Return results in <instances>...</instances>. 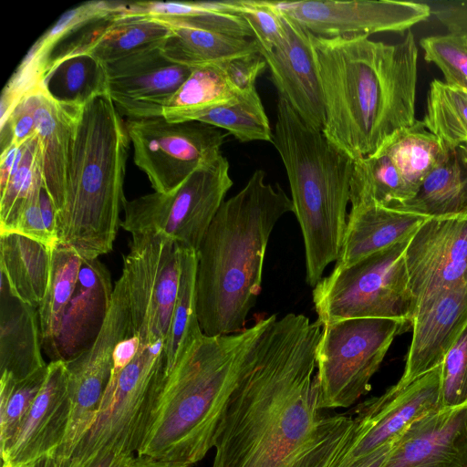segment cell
Returning a JSON list of instances; mask_svg holds the SVG:
<instances>
[{"mask_svg": "<svg viewBox=\"0 0 467 467\" xmlns=\"http://www.w3.org/2000/svg\"><path fill=\"white\" fill-rule=\"evenodd\" d=\"M321 326L275 315L254 344L214 439L213 467H332L354 417L326 415L314 377Z\"/></svg>", "mask_w": 467, "mask_h": 467, "instance_id": "1", "label": "cell"}, {"mask_svg": "<svg viewBox=\"0 0 467 467\" xmlns=\"http://www.w3.org/2000/svg\"><path fill=\"white\" fill-rule=\"evenodd\" d=\"M325 106V136L354 161L378 152L416 121L419 51L409 30L396 44L311 34Z\"/></svg>", "mask_w": 467, "mask_h": 467, "instance_id": "2", "label": "cell"}, {"mask_svg": "<svg viewBox=\"0 0 467 467\" xmlns=\"http://www.w3.org/2000/svg\"><path fill=\"white\" fill-rule=\"evenodd\" d=\"M290 212L292 200L278 183L265 182L263 170L223 202L197 252L196 307L204 335L243 329L261 292L270 235Z\"/></svg>", "mask_w": 467, "mask_h": 467, "instance_id": "3", "label": "cell"}, {"mask_svg": "<svg viewBox=\"0 0 467 467\" xmlns=\"http://www.w3.org/2000/svg\"><path fill=\"white\" fill-rule=\"evenodd\" d=\"M271 316L221 336L202 334L164 375L158 407L138 456L182 467L202 461L248 357Z\"/></svg>", "mask_w": 467, "mask_h": 467, "instance_id": "4", "label": "cell"}, {"mask_svg": "<svg viewBox=\"0 0 467 467\" xmlns=\"http://www.w3.org/2000/svg\"><path fill=\"white\" fill-rule=\"evenodd\" d=\"M130 138L108 94L80 110L67 171L64 204L57 213V243L82 259L112 250L125 197Z\"/></svg>", "mask_w": 467, "mask_h": 467, "instance_id": "5", "label": "cell"}, {"mask_svg": "<svg viewBox=\"0 0 467 467\" xmlns=\"http://www.w3.org/2000/svg\"><path fill=\"white\" fill-rule=\"evenodd\" d=\"M271 143L287 174L293 213L304 239L306 280L315 287L340 255L355 161L280 97Z\"/></svg>", "mask_w": 467, "mask_h": 467, "instance_id": "6", "label": "cell"}, {"mask_svg": "<svg viewBox=\"0 0 467 467\" xmlns=\"http://www.w3.org/2000/svg\"><path fill=\"white\" fill-rule=\"evenodd\" d=\"M164 340L141 345L135 358L110 378L97 419L65 465L84 466L107 455L140 451L164 382Z\"/></svg>", "mask_w": 467, "mask_h": 467, "instance_id": "7", "label": "cell"}, {"mask_svg": "<svg viewBox=\"0 0 467 467\" xmlns=\"http://www.w3.org/2000/svg\"><path fill=\"white\" fill-rule=\"evenodd\" d=\"M410 240L348 267L334 268L322 278L312 293L317 322L321 327L351 318H391L410 323L413 300L406 265Z\"/></svg>", "mask_w": 467, "mask_h": 467, "instance_id": "8", "label": "cell"}, {"mask_svg": "<svg viewBox=\"0 0 467 467\" xmlns=\"http://www.w3.org/2000/svg\"><path fill=\"white\" fill-rule=\"evenodd\" d=\"M410 327V322L391 318H351L322 327L314 377L319 408H348L367 394L394 339Z\"/></svg>", "mask_w": 467, "mask_h": 467, "instance_id": "9", "label": "cell"}, {"mask_svg": "<svg viewBox=\"0 0 467 467\" xmlns=\"http://www.w3.org/2000/svg\"><path fill=\"white\" fill-rule=\"evenodd\" d=\"M229 171V162L222 154L169 193L154 192L133 200L125 199L120 226L131 234L162 233L182 247L198 252L233 186Z\"/></svg>", "mask_w": 467, "mask_h": 467, "instance_id": "10", "label": "cell"}, {"mask_svg": "<svg viewBox=\"0 0 467 467\" xmlns=\"http://www.w3.org/2000/svg\"><path fill=\"white\" fill-rule=\"evenodd\" d=\"M182 246L162 233L132 234L123 258L133 334L140 344L164 340L177 299Z\"/></svg>", "mask_w": 467, "mask_h": 467, "instance_id": "11", "label": "cell"}, {"mask_svg": "<svg viewBox=\"0 0 467 467\" xmlns=\"http://www.w3.org/2000/svg\"><path fill=\"white\" fill-rule=\"evenodd\" d=\"M134 162L157 192L177 189L192 172L221 155L226 133L196 121H168L162 116L125 121Z\"/></svg>", "mask_w": 467, "mask_h": 467, "instance_id": "12", "label": "cell"}, {"mask_svg": "<svg viewBox=\"0 0 467 467\" xmlns=\"http://www.w3.org/2000/svg\"><path fill=\"white\" fill-rule=\"evenodd\" d=\"M444 150L437 137L417 119L375 154L355 161L351 207L377 204L394 209L410 200Z\"/></svg>", "mask_w": 467, "mask_h": 467, "instance_id": "13", "label": "cell"}, {"mask_svg": "<svg viewBox=\"0 0 467 467\" xmlns=\"http://www.w3.org/2000/svg\"><path fill=\"white\" fill-rule=\"evenodd\" d=\"M442 363L404 388L396 384L360 403L349 441L332 467H351L396 439L411 422L440 409Z\"/></svg>", "mask_w": 467, "mask_h": 467, "instance_id": "14", "label": "cell"}, {"mask_svg": "<svg viewBox=\"0 0 467 467\" xmlns=\"http://www.w3.org/2000/svg\"><path fill=\"white\" fill-rule=\"evenodd\" d=\"M311 34L323 37L403 33L431 16L428 3L396 0L275 1Z\"/></svg>", "mask_w": 467, "mask_h": 467, "instance_id": "15", "label": "cell"}, {"mask_svg": "<svg viewBox=\"0 0 467 467\" xmlns=\"http://www.w3.org/2000/svg\"><path fill=\"white\" fill-rule=\"evenodd\" d=\"M406 265L413 311L467 283V216L429 218L409 241Z\"/></svg>", "mask_w": 467, "mask_h": 467, "instance_id": "16", "label": "cell"}, {"mask_svg": "<svg viewBox=\"0 0 467 467\" xmlns=\"http://www.w3.org/2000/svg\"><path fill=\"white\" fill-rule=\"evenodd\" d=\"M108 95L129 119L161 116L166 102L185 82L192 68L150 48L105 65Z\"/></svg>", "mask_w": 467, "mask_h": 467, "instance_id": "17", "label": "cell"}, {"mask_svg": "<svg viewBox=\"0 0 467 467\" xmlns=\"http://www.w3.org/2000/svg\"><path fill=\"white\" fill-rule=\"evenodd\" d=\"M69 417L66 363L50 361L37 396L13 439L1 451L2 466L25 467L55 455L64 441Z\"/></svg>", "mask_w": 467, "mask_h": 467, "instance_id": "18", "label": "cell"}, {"mask_svg": "<svg viewBox=\"0 0 467 467\" xmlns=\"http://www.w3.org/2000/svg\"><path fill=\"white\" fill-rule=\"evenodd\" d=\"M277 7V6H276ZM280 11V10H279ZM285 37L271 51L259 49L280 98L309 126L323 130L325 106L311 33L280 11Z\"/></svg>", "mask_w": 467, "mask_h": 467, "instance_id": "19", "label": "cell"}, {"mask_svg": "<svg viewBox=\"0 0 467 467\" xmlns=\"http://www.w3.org/2000/svg\"><path fill=\"white\" fill-rule=\"evenodd\" d=\"M467 401L436 409L396 439L382 467H466Z\"/></svg>", "mask_w": 467, "mask_h": 467, "instance_id": "20", "label": "cell"}, {"mask_svg": "<svg viewBox=\"0 0 467 467\" xmlns=\"http://www.w3.org/2000/svg\"><path fill=\"white\" fill-rule=\"evenodd\" d=\"M466 322L467 283L419 305L411 317L404 370L396 385L407 387L441 365Z\"/></svg>", "mask_w": 467, "mask_h": 467, "instance_id": "21", "label": "cell"}, {"mask_svg": "<svg viewBox=\"0 0 467 467\" xmlns=\"http://www.w3.org/2000/svg\"><path fill=\"white\" fill-rule=\"evenodd\" d=\"M113 288L110 275L99 259H82L75 291L47 355L51 361H68L92 345L108 313Z\"/></svg>", "mask_w": 467, "mask_h": 467, "instance_id": "22", "label": "cell"}, {"mask_svg": "<svg viewBox=\"0 0 467 467\" xmlns=\"http://www.w3.org/2000/svg\"><path fill=\"white\" fill-rule=\"evenodd\" d=\"M429 218L377 204L351 207L335 269L410 240Z\"/></svg>", "mask_w": 467, "mask_h": 467, "instance_id": "23", "label": "cell"}, {"mask_svg": "<svg viewBox=\"0 0 467 467\" xmlns=\"http://www.w3.org/2000/svg\"><path fill=\"white\" fill-rule=\"evenodd\" d=\"M0 372L16 383L45 368L38 308L15 296L0 275Z\"/></svg>", "mask_w": 467, "mask_h": 467, "instance_id": "24", "label": "cell"}, {"mask_svg": "<svg viewBox=\"0 0 467 467\" xmlns=\"http://www.w3.org/2000/svg\"><path fill=\"white\" fill-rule=\"evenodd\" d=\"M171 34L161 20L147 16H112L65 47L60 53H88L104 65L150 48L161 47Z\"/></svg>", "mask_w": 467, "mask_h": 467, "instance_id": "25", "label": "cell"}, {"mask_svg": "<svg viewBox=\"0 0 467 467\" xmlns=\"http://www.w3.org/2000/svg\"><path fill=\"white\" fill-rule=\"evenodd\" d=\"M79 111L71 110L52 99L39 85L36 111L43 188L57 209H62L68 165Z\"/></svg>", "mask_w": 467, "mask_h": 467, "instance_id": "26", "label": "cell"}, {"mask_svg": "<svg viewBox=\"0 0 467 467\" xmlns=\"http://www.w3.org/2000/svg\"><path fill=\"white\" fill-rule=\"evenodd\" d=\"M394 209L431 218L467 216V146L446 148L416 194Z\"/></svg>", "mask_w": 467, "mask_h": 467, "instance_id": "27", "label": "cell"}, {"mask_svg": "<svg viewBox=\"0 0 467 467\" xmlns=\"http://www.w3.org/2000/svg\"><path fill=\"white\" fill-rule=\"evenodd\" d=\"M39 85L58 104L79 111L108 94L106 67L88 53H57L50 57Z\"/></svg>", "mask_w": 467, "mask_h": 467, "instance_id": "28", "label": "cell"}, {"mask_svg": "<svg viewBox=\"0 0 467 467\" xmlns=\"http://www.w3.org/2000/svg\"><path fill=\"white\" fill-rule=\"evenodd\" d=\"M52 247L24 235L0 234V275L11 293L37 307L48 288Z\"/></svg>", "mask_w": 467, "mask_h": 467, "instance_id": "29", "label": "cell"}, {"mask_svg": "<svg viewBox=\"0 0 467 467\" xmlns=\"http://www.w3.org/2000/svg\"><path fill=\"white\" fill-rule=\"evenodd\" d=\"M155 18V17H154ZM171 28L161 47L169 60L191 68L259 52L256 41L196 27L171 17H159Z\"/></svg>", "mask_w": 467, "mask_h": 467, "instance_id": "30", "label": "cell"}, {"mask_svg": "<svg viewBox=\"0 0 467 467\" xmlns=\"http://www.w3.org/2000/svg\"><path fill=\"white\" fill-rule=\"evenodd\" d=\"M119 2L89 1L65 12L33 45L7 83L17 95H24L39 85L44 69L55 47L70 35L90 23L112 17Z\"/></svg>", "mask_w": 467, "mask_h": 467, "instance_id": "31", "label": "cell"}, {"mask_svg": "<svg viewBox=\"0 0 467 467\" xmlns=\"http://www.w3.org/2000/svg\"><path fill=\"white\" fill-rule=\"evenodd\" d=\"M196 120L225 130L241 142H272L273 131L256 88L238 93L229 101L189 115L183 121Z\"/></svg>", "mask_w": 467, "mask_h": 467, "instance_id": "32", "label": "cell"}, {"mask_svg": "<svg viewBox=\"0 0 467 467\" xmlns=\"http://www.w3.org/2000/svg\"><path fill=\"white\" fill-rule=\"evenodd\" d=\"M81 265L82 258L70 247L60 243L52 247L48 288L38 306L42 347L47 355L52 348L75 291Z\"/></svg>", "mask_w": 467, "mask_h": 467, "instance_id": "33", "label": "cell"}, {"mask_svg": "<svg viewBox=\"0 0 467 467\" xmlns=\"http://www.w3.org/2000/svg\"><path fill=\"white\" fill-rule=\"evenodd\" d=\"M197 252L182 247V270L177 299L164 341L166 375L202 333L196 307Z\"/></svg>", "mask_w": 467, "mask_h": 467, "instance_id": "34", "label": "cell"}, {"mask_svg": "<svg viewBox=\"0 0 467 467\" xmlns=\"http://www.w3.org/2000/svg\"><path fill=\"white\" fill-rule=\"evenodd\" d=\"M237 94L229 84L221 63L197 67L166 102L161 116L168 121H183L189 115L229 101Z\"/></svg>", "mask_w": 467, "mask_h": 467, "instance_id": "35", "label": "cell"}, {"mask_svg": "<svg viewBox=\"0 0 467 467\" xmlns=\"http://www.w3.org/2000/svg\"><path fill=\"white\" fill-rule=\"evenodd\" d=\"M421 121L444 148L467 146V92L434 79L430 84Z\"/></svg>", "mask_w": 467, "mask_h": 467, "instance_id": "36", "label": "cell"}, {"mask_svg": "<svg viewBox=\"0 0 467 467\" xmlns=\"http://www.w3.org/2000/svg\"><path fill=\"white\" fill-rule=\"evenodd\" d=\"M40 184H43L40 149L36 134L25 143L18 169L0 190V234L11 231L33 191Z\"/></svg>", "mask_w": 467, "mask_h": 467, "instance_id": "37", "label": "cell"}, {"mask_svg": "<svg viewBox=\"0 0 467 467\" xmlns=\"http://www.w3.org/2000/svg\"><path fill=\"white\" fill-rule=\"evenodd\" d=\"M47 365L16 383L12 378H0V451L13 439L37 396L47 376Z\"/></svg>", "mask_w": 467, "mask_h": 467, "instance_id": "38", "label": "cell"}, {"mask_svg": "<svg viewBox=\"0 0 467 467\" xmlns=\"http://www.w3.org/2000/svg\"><path fill=\"white\" fill-rule=\"evenodd\" d=\"M420 46L425 61L440 68L448 86L467 92V36H429L420 40Z\"/></svg>", "mask_w": 467, "mask_h": 467, "instance_id": "39", "label": "cell"}, {"mask_svg": "<svg viewBox=\"0 0 467 467\" xmlns=\"http://www.w3.org/2000/svg\"><path fill=\"white\" fill-rule=\"evenodd\" d=\"M235 14L251 28L259 49L271 51L285 37V27L275 1L234 0Z\"/></svg>", "mask_w": 467, "mask_h": 467, "instance_id": "40", "label": "cell"}, {"mask_svg": "<svg viewBox=\"0 0 467 467\" xmlns=\"http://www.w3.org/2000/svg\"><path fill=\"white\" fill-rule=\"evenodd\" d=\"M467 401V322L446 353L441 367L440 409Z\"/></svg>", "mask_w": 467, "mask_h": 467, "instance_id": "41", "label": "cell"}, {"mask_svg": "<svg viewBox=\"0 0 467 467\" xmlns=\"http://www.w3.org/2000/svg\"><path fill=\"white\" fill-rule=\"evenodd\" d=\"M39 85L25 94L1 123V151L11 145L20 147L36 134V111Z\"/></svg>", "mask_w": 467, "mask_h": 467, "instance_id": "42", "label": "cell"}, {"mask_svg": "<svg viewBox=\"0 0 467 467\" xmlns=\"http://www.w3.org/2000/svg\"><path fill=\"white\" fill-rule=\"evenodd\" d=\"M224 75L238 93L255 88L257 77L267 67L264 57L259 53H252L221 62Z\"/></svg>", "mask_w": 467, "mask_h": 467, "instance_id": "43", "label": "cell"}, {"mask_svg": "<svg viewBox=\"0 0 467 467\" xmlns=\"http://www.w3.org/2000/svg\"><path fill=\"white\" fill-rule=\"evenodd\" d=\"M43 184L35 188L20 216L9 233H15L53 247L57 241L47 231L39 205ZM8 234V233H7Z\"/></svg>", "mask_w": 467, "mask_h": 467, "instance_id": "44", "label": "cell"}, {"mask_svg": "<svg viewBox=\"0 0 467 467\" xmlns=\"http://www.w3.org/2000/svg\"><path fill=\"white\" fill-rule=\"evenodd\" d=\"M39 205L44 223L47 231L57 241V209L51 198L42 187L39 196Z\"/></svg>", "mask_w": 467, "mask_h": 467, "instance_id": "45", "label": "cell"}, {"mask_svg": "<svg viewBox=\"0 0 467 467\" xmlns=\"http://www.w3.org/2000/svg\"><path fill=\"white\" fill-rule=\"evenodd\" d=\"M396 439L381 445L351 467H382L394 446Z\"/></svg>", "mask_w": 467, "mask_h": 467, "instance_id": "46", "label": "cell"}, {"mask_svg": "<svg viewBox=\"0 0 467 467\" xmlns=\"http://www.w3.org/2000/svg\"><path fill=\"white\" fill-rule=\"evenodd\" d=\"M135 456L107 455L91 460L85 467H127Z\"/></svg>", "mask_w": 467, "mask_h": 467, "instance_id": "47", "label": "cell"}, {"mask_svg": "<svg viewBox=\"0 0 467 467\" xmlns=\"http://www.w3.org/2000/svg\"><path fill=\"white\" fill-rule=\"evenodd\" d=\"M25 467H64V466L59 463V462L57 460L55 455H48V456H45V457L37 460L36 462H35L27 466H25ZM66 467H80V466L67 465Z\"/></svg>", "mask_w": 467, "mask_h": 467, "instance_id": "48", "label": "cell"}, {"mask_svg": "<svg viewBox=\"0 0 467 467\" xmlns=\"http://www.w3.org/2000/svg\"><path fill=\"white\" fill-rule=\"evenodd\" d=\"M163 467H182V466H177V465H172V464H170V463H165Z\"/></svg>", "mask_w": 467, "mask_h": 467, "instance_id": "49", "label": "cell"}, {"mask_svg": "<svg viewBox=\"0 0 467 467\" xmlns=\"http://www.w3.org/2000/svg\"><path fill=\"white\" fill-rule=\"evenodd\" d=\"M2 467H5V466H2Z\"/></svg>", "mask_w": 467, "mask_h": 467, "instance_id": "50", "label": "cell"}, {"mask_svg": "<svg viewBox=\"0 0 467 467\" xmlns=\"http://www.w3.org/2000/svg\"><path fill=\"white\" fill-rule=\"evenodd\" d=\"M467 467V466H466Z\"/></svg>", "mask_w": 467, "mask_h": 467, "instance_id": "51", "label": "cell"}]
</instances>
